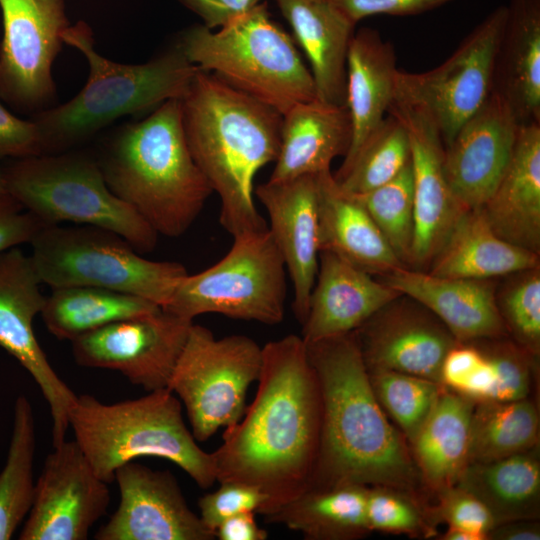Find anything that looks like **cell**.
<instances>
[{
    "mask_svg": "<svg viewBox=\"0 0 540 540\" xmlns=\"http://www.w3.org/2000/svg\"><path fill=\"white\" fill-rule=\"evenodd\" d=\"M355 196L365 207L397 258L404 266L409 267L414 234L411 161L390 181Z\"/></svg>",
    "mask_w": 540,
    "mask_h": 540,
    "instance_id": "obj_39",
    "label": "cell"
},
{
    "mask_svg": "<svg viewBox=\"0 0 540 540\" xmlns=\"http://www.w3.org/2000/svg\"><path fill=\"white\" fill-rule=\"evenodd\" d=\"M41 284L30 256L17 247L0 253V347L39 386L50 408L54 447L65 440L77 395L54 371L33 330V320L41 313L46 297Z\"/></svg>",
    "mask_w": 540,
    "mask_h": 540,
    "instance_id": "obj_16",
    "label": "cell"
},
{
    "mask_svg": "<svg viewBox=\"0 0 540 540\" xmlns=\"http://www.w3.org/2000/svg\"><path fill=\"white\" fill-rule=\"evenodd\" d=\"M396 55L375 29L355 32L346 59V106L352 122L349 159L380 125L394 100Z\"/></svg>",
    "mask_w": 540,
    "mask_h": 540,
    "instance_id": "obj_29",
    "label": "cell"
},
{
    "mask_svg": "<svg viewBox=\"0 0 540 540\" xmlns=\"http://www.w3.org/2000/svg\"><path fill=\"white\" fill-rule=\"evenodd\" d=\"M379 279L424 305L458 342L508 336L495 299L498 279L440 277L409 267Z\"/></svg>",
    "mask_w": 540,
    "mask_h": 540,
    "instance_id": "obj_22",
    "label": "cell"
},
{
    "mask_svg": "<svg viewBox=\"0 0 540 540\" xmlns=\"http://www.w3.org/2000/svg\"><path fill=\"white\" fill-rule=\"evenodd\" d=\"M316 177L320 251L332 252L378 277L406 267L359 199L340 188L331 170Z\"/></svg>",
    "mask_w": 540,
    "mask_h": 540,
    "instance_id": "obj_26",
    "label": "cell"
},
{
    "mask_svg": "<svg viewBox=\"0 0 540 540\" xmlns=\"http://www.w3.org/2000/svg\"><path fill=\"white\" fill-rule=\"evenodd\" d=\"M180 103L191 155L220 199V224L232 237L267 229L254 179L278 156L282 114L201 69Z\"/></svg>",
    "mask_w": 540,
    "mask_h": 540,
    "instance_id": "obj_3",
    "label": "cell"
},
{
    "mask_svg": "<svg viewBox=\"0 0 540 540\" xmlns=\"http://www.w3.org/2000/svg\"><path fill=\"white\" fill-rule=\"evenodd\" d=\"M495 299L508 336L539 357L540 265L499 278Z\"/></svg>",
    "mask_w": 540,
    "mask_h": 540,
    "instance_id": "obj_40",
    "label": "cell"
},
{
    "mask_svg": "<svg viewBox=\"0 0 540 540\" xmlns=\"http://www.w3.org/2000/svg\"><path fill=\"white\" fill-rule=\"evenodd\" d=\"M540 265V255L500 238L480 208L458 221L427 270L440 277L499 279Z\"/></svg>",
    "mask_w": 540,
    "mask_h": 540,
    "instance_id": "obj_30",
    "label": "cell"
},
{
    "mask_svg": "<svg viewBox=\"0 0 540 540\" xmlns=\"http://www.w3.org/2000/svg\"><path fill=\"white\" fill-rule=\"evenodd\" d=\"M306 54L317 98L346 105V59L355 26L331 0H275Z\"/></svg>",
    "mask_w": 540,
    "mask_h": 540,
    "instance_id": "obj_28",
    "label": "cell"
},
{
    "mask_svg": "<svg viewBox=\"0 0 540 540\" xmlns=\"http://www.w3.org/2000/svg\"><path fill=\"white\" fill-rule=\"evenodd\" d=\"M224 8L229 16V19L235 16L242 15L255 6L260 4L261 0H215Z\"/></svg>",
    "mask_w": 540,
    "mask_h": 540,
    "instance_id": "obj_52",
    "label": "cell"
},
{
    "mask_svg": "<svg viewBox=\"0 0 540 540\" xmlns=\"http://www.w3.org/2000/svg\"><path fill=\"white\" fill-rule=\"evenodd\" d=\"M192 324L160 308L73 340L72 354L78 365L118 371L147 392L168 389Z\"/></svg>",
    "mask_w": 540,
    "mask_h": 540,
    "instance_id": "obj_14",
    "label": "cell"
},
{
    "mask_svg": "<svg viewBox=\"0 0 540 540\" xmlns=\"http://www.w3.org/2000/svg\"><path fill=\"white\" fill-rule=\"evenodd\" d=\"M8 195L4 177L3 167L0 165V198Z\"/></svg>",
    "mask_w": 540,
    "mask_h": 540,
    "instance_id": "obj_54",
    "label": "cell"
},
{
    "mask_svg": "<svg viewBox=\"0 0 540 540\" xmlns=\"http://www.w3.org/2000/svg\"><path fill=\"white\" fill-rule=\"evenodd\" d=\"M228 253L213 266L176 285L162 308L192 320L216 313L267 325L284 318L286 267L269 229L233 237Z\"/></svg>",
    "mask_w": 540,
    "mask_h": 540,
    "instance_id": "obj_10",
    "label": "cell"
},
{
    "mask_svg": "<svg viewBox=\"0 0 540 540\" xmlns=\"http://www.w3.org/2000/svg\"><path fill=\"white\" fill-rule=\"evenodd\" d=\"M537 519L513 520L495 525L487 534L493 540H539Z\"/></svg>",
    "mask_w": 540,
    "mask_h": 540,
    "instance_id": "obj_50",
    "label": "cell"
},
{
    "mask_svg": "<svg viewBox=\"0 0 540 540\" xmlns=\"http://www.w3.org/2000/svg\"><path fill=\"white\" fill-rule=\"evenodd\" d=\"M481 209L500 238L540 255V123L519 125L510 161Z\"/></svg>",
    "mask_w": 540,
    "mask_h": 540,
    "instance_id": "obj_24",
    "label": "cell"
},
{
    "mask_svg": "<svg viewBox=\"0 0 540 540\" xmlns=\"http://www.w3.org/2000/svg\"><path fill=\"white\" fill-rule=\"evenodd\" d=\"M293 287L292 309L303 324L319 265L318 185L314 175L267 181L254 189Z\"/></svg>",
    "mask_w": 540,
    "mask_h": 540,
    "instance_id": "obj_21",
    "label": "cell"
},
{
    "mask_svg": "<svg viewBox=\"0 0 540 540\" xmlns=\"http://www.w3.org/2000/svg\"><path fill=\"white\" fill-rule=\"evenodd\" d=\"M437 493L438 503L428 512L433 520L479 534L487 540V534L495 526V521L477 497L456 485Z\"/></svg>",
    "mask_w": 540,
    "mask_h": 540,
    "instance_id": "obj_44",
    "label": "cell"
},
{
    "mask_svg": "<svg viewBox=\"0 0 540 540\" xmlns=\"http://www.w3.org/2000/svg\"><path fill=\"white\" fill-rule=\"evenodd\" d=\"M139 296L119 291L71 286L53 288L41 310L48 331L59 340L73 341L111 323L160 309Z\"/></svg>",
    "mask_w": 540,
    "mask_h": 540,
    "instance_id": "obj_34",
    "label": "cell"
},
{
    "mask_svg": "<svg viewBox=\"0 0 540 540\" xmlns=\"http://www.w3.org/2000/svg\"><path fill=\"white\" fill-rule=\"evenodd\" d=\"M387 113L403 123L411 148L414 234L409 268L427 270L469 209L446 179L444 144L436 128L420 113L396 102Z\"/></svg>",
    "mask_w": 540,
    "mask_h": 540,
    "instance_id": "obj_19",
    "label": "cell"
},
{
    "mask_svg": "<svg viewBox=\"0 0 540 540\" xmlns=\"http://www.w3.org/2000/svg\"><path fill=\"white\" fill-rule=\"evenodd\" d=\"M8 195L46 225L70 222L110 230L138 252L158 233L108 187L98 160L82 153H42L3 167Z\"/></svg>",
    "mask_w": 540,
    "mask_h": 540,
    "instance_id": "obj_8",
    "label": "cell"
},
{
    "mask_svg": "<svg viewBox=\"0 0 540 540\" xmlns=\"http://www.w3.org/2000/svg\"><path fill=\"white\" fill-rule=\"evenodd\" d=\"M261 365L262 347L250 337L217 339L207 327L191 325L168 389L184 406L196 441H207L241 419Z\"/></svg>",
    "mask_w": 540,
    "mask_h": 540,
    "instance_id": "obj_11",
    "label": "cell"
},
{
    "mask_svg": "<svg viewBox=\"0 0 540 540\" xmlns=\"http://www.w3.org/2000/svg\"><path fill=\"white\" fill-rule=\"evenodd\" d=\"M367 373L378 403L411 442L432 411L443 386L394 370L367 369Z\"/></svg>",
    "mask_w": 540,
    "mask_h": 540,
    "instance_id": "obj_38",
    "label": "cell"
},
{
    "mask_svg": "<svg viewBox=\"0 0 540 540\" xmlns=\"http://www.w3.org/2000/svg\"><path fill=\"white\" fill-rule=\"evenodd\" d=\"M36 437L33 410L23 395L14 405L7 459L0 472V540L11 539L27 517L34 498Z\"/></svg>",
    "mask_w": 540,
    "mask_h": 540,
    "instance_id": "obj_36",
    "label": "cell"
},
{
    "mask_svg": "<svg viewBox=\"0 0 540 540\" xmlns=\"http://www.w3.org/2000/svg\"><path fill=\"white\" fill-rule=\"evenodd\" d=\"M177 44L199 69L282 115L297 103L317 98L311 71L264 3L230 18L217 31L194 25Z\"/></svg>",
    "mask_w": 540,
    "mask_h": 540,
    "instance_id": "obj_7",
    "label": "cell"
},
{
    "mask_svg": "<svg viewBox=\"0 0 540 540\" xmlns=\"http://www.w3.org/2000/svg\"><path fill=\"white\" fill-rule=\"evenodd\" d=\"M30 244L35 271L52 288H104L163 308L187 274L182 264L146 259L120 235L95 226L46 225Z\"/></svg>",
    "mask_w": 540,
    "mask_h": 540,
    "instance_id": "obj_9",
    "label": "cell"
},
{
    "mask_svg": "<svg viewBox=\"0 0 540 540\" xmlns=\"http://www.w3.org/2000/svg\"><path fill=\"white\" fill-rule=\"evenodd\" d=\"M256 396L212 452L216 481L264 492L271 514L308 486L321 431V396L301 336L262 347Z\"/></svg>",
    "mask_w": 540,
    "mask_h": 540,
    "instance_id": "obj_1",
    "label": "cell"
},
{
    "mask_svg": "<svg viewBox=\"0 0 540 540\" xmlns=\"http://www.w3.org/2000/svg\"><path fill=\"white\" fill-rule=\"evenodd\" d=\"M506 18L507 6L495 8L434 69L421 73L396 71L393 102L430 121L444 147L492 91L495 56Z\"/></svg>",
    "mask_w": 540,
    "mask_h": 540,
    "instance_id": "obj_12",
    "label": "cell"
},
{
    "mask_svg": "<svg viewBox=\"0 0 540 540\" xmlns=\"http://www.w3.org/2000/svg\"><path fill=\"white\" fill-rule=\"evenodd\" d=\"M354 24L373 15L421 14L454 0H331Z\"/></svg>",
    "mask_w": 540,
    "mask_h": 540,
    "instance_id": "obj_47",
    "label": "cell"
},
{
    "mask_svg": "<svg viewBox=\"0 0 540 540\" xmlns=\"http://www.w3.org/2000/svg\"><path fill=\"white\" fill-rule=\"evenodd\" d=\"M352 141L346 105L318 98L300 102L282 115L279 153L269 181L277 182L330 170Z\"/></svg>",
    "mask_w": 540,
    "mask_h": 540,
    "instance_id": "obj_25",
    "label": "cell"
},
{
    "mask_svg": "<svg viewBox=\"0 0 540 540\" xmlns=\"http://www.w3.org/2000/svg\"><path fill=\"white\" fill-rule=\"evenodd\" d=\"M268 502V496L257 487L239 482H222L217 490L204 494L198 500L199 516L203 524L215 532L222 522L236 514H264Z\"/></svg>",
    "mask_w": 540,
    "mask_h": 540,
    "instance_id": "obj_43",
    "label": "cell"
},
{
    "mask_svg": "<svg viewBox=\"0 0 540 540\" xmlns=\"http://www.w3.org/2000/svg\"><path fill=\"white\" fill-rule=\"evenodd\" d=\"M194 13L199 15L208 28H216L224 25L229 16L222 6L215 0H180Z\"/></svg>",
    "mask_w": 540,
    "mask_h": 540,
    "instance_id": "obj_51",
    "label": "cell"
},
{
    "mask_svg": "<svg viewBox=\"0 0 540 540\" xmlns=\"http://www.w3.org/2000/svg\"><path fill=\"white\" fill-rule=\"evenodd\" d=\"M220 540H265L266 530L255 519V512L236 514L222 522L215 531Z\"/></svg>",
    "mask_w": 540,
    "mask_h": 540,
    "instance_id": "obj_49",
    "label": "cell"
},
{
    "mask_svg": "<svg viewBox=\"0 0 540 540\" xmlns=\"http://www.w3.org/2000/svg\"><path fill=\"white\" fill-rule=\"evenodd\" d=\"M44 226L10 195L0 198V253L31 243Z\"/></svg>",
    "mask_w": 540,
    "mask_h": 540,
    "instance_id": "obj_48",
    "label": "cell"
},
{
    "mask_svg": "<svg viewBox=\"0 0 540 540\" xmlns=\"http://www.w3.org/2000/svg\"><path fill=\"white\" fill-rule=\"evenodd\" d=\"M42 153L36 123L16 117L0 103V158L18 159Z\"/></svg>",
    "mask_w": 540,
    "mask_h": 540,
    "instance_id": "obj_46",
    "label": "cell"
},
{
    "mask_svg": "<svg viewBox=\"0 0 540 540\" xmlns=\"http://www.w3.org/2000/svg\"><path fill=\"white\" fill-rule=\"evenodd\" d=\"M98 163L109 189L158 235H183L213 192L189 150L179 99L120 127Z\"/></svg>",
    "mask_w": 540,
    "mask_h": 540,
    "instance_id": "obj_4",
    "label": "cell"
},
{
    "mask_svg": "<svg viewBox=\"0 0 540 540\" xmlns=\"http://www.w3.org/2000/svg\"><path fill=\"white\" fill-rule=\"evenodd\" d=\"M118 508L95 533L96 540H213L200 516L188 506L169 470L135 460L116 469Z\"/></svg>",
    "mask_w": 540,
    "mask_h": 540,
    "instance_id": "obj_17",
    "label": "cell"
},
{
    "mask_svg": "<svg viewBox=\"0 0 540 540\" xmlns=\"http://www.w3.org/2000/svg\"><path fill=\"white\" fill-rule=\"evenodd\" d=\"M367 369H387L440 383L447 352L458 342L417 300L399 294L354 331Z\"/></svg>",
    "mask_w": 540,
    "mask_h": 540,
    "instance_id": "obj_18",
    "label": "cell"
},
{
    "mask_svg": "<svg viewBox=\"0 0 540 540\" xmlns=\"http://www.w3.org/2000/svg\"><path fill=\"white\" fill-rule=\"evenodd\" d=\"M442 540H486L483 536L461 529L449 526L447 531L441 536Z\"/></svg>",
    "mask_w": 540,
    "mask_h": 540,
    "instance_id": "obj_53",
    "label": "cell"
},
{
    "mask_svg": "<svg viewBox=\"0 0 540 540\" xmlns=\"http://www.w3.org/2000/svg\"><path fill=\"white\" fill-rule=\"evenodd\" d=\"M62 38L86 58L89 75L72 99L33 116L43 153L63 152L122 116L182 99L199 70L178 44L145 63L114 62L97 52L92 30L83 21L66 28Z\"/></svg>",
    "mask_w": 540,
    "mask_h": 540,
    "instance_id": "obj_5",
    "label": "cell"
},
{
    "mask_svg": "<svg viewBox=\"0 0 540 540\" xmlns=\"http://www.w3.org/2000/svg\"><path fill=\"white\" fill-rule=\"evenodd\" d=\"M519 123L495 92L461 126L444 147L446 179L467 209L483 206L513 153Z\"/></svg>",
    "mask_w": 540,
    "mask_h": 540,
    "instance_id": "obj_20",
    "label": "cell"
},
{
    "mask_svg": "<svg viewBox=\"0 0 540 540\" xmlns=\"http://www.w3.org/2000/svg\"><path fill=\"white\" fill-rule=\"evenodd\" d=\"M409 493L393 487H368L366 518L370 531L412 537L434 536V528L428 524L425 513Z\"/></svg>",
    "mask_w": 540,
    "mask_h": 540,
    "instance_id": "obj_42",
    "label": "cell"
},
{
    "mask_svg": "<svg viewBox=\"0 0 540 540\" xmlns=\"http://www.w3.org/2000/svg\"><path fill=\"white\" fill-rule=\"evenodd\" d=\"M0 99L34 115L53 107V63L70 26L64 0H0Z\"/></svg>",
    "mask_w": 540,
    "mask_h": 540,
    "instance_id": "obj_13",
    "label": "cell"
},
{
    "mask_svg": "<svg viewBox=\"0 0 540 540\" xmlns=\"http://www.w3.org/2000/svg\"><path fill=\"white\" fill-rule=\"evenodd\" d=\"M484 361V354L475 342H457L444 357L440 384L465 397L477 379Z\"/></svg>",
    "mask_w": 540,
    "mask_h": 540,
    "instance_id": "obj_45",
    "label": "cell"
},
{
    "mask_svg": "<svg viewBox=\"0 0 540 540\" xmlns=\"http://www.w3.org/2000/svg\"><path fill=\"white\" fill-rule=\"evenodd\" d=\"M410 161L406 128L398 117L387 113L359 149L343 160L333 177L345 192L363 194L393 179Z\"/></svg>",
    "mask_w": 540,
    "mask_h": 540,
    "instance_id": "obj_37",
    "label": "cell"
},
{
    "mask_svg": "<svg viewBox=\"0 0 540 540\" xmlns=\"http://www.w3.org/2000/svg\"><path fill=\"white\" fill-rule=\"evenodd\" d=\"M111 500L108 483L93 470L75 440L53 447L35 482L20 540H86Z\"/></svg>",
    "mask_w": 540,
    "mask_h": 540,
    "instance_id": "obj_15",
    "label": "cell"
},
{
    "mask_svg": "<svg viewBox=\"0 0 540 540\" xmlns=\"http://www.w3.org/2000/svg\"><path fill=\"white\" fill-rule=\"evenodd\" d=\"M69 427L95 473L108 484L117 468L139 457L173 462L202 489L216 482L212 453L198 446L184 422L182 403L167 388L113 404L77 396Z\"/></svg>",
    "mask_w": 540,
    "mask_h": 540,
    "instance_id": "obj_6",
    "label": "cell"
},
{
    "mask_svg": "<svg viewBox=\"0 0 540 540\" xmlns=\"http://www.w3.org/2000/svg\"><path fill=\"white\" fill-rule=\"evenodd\" d=\"M475 402L443 387L412 444L422 480L436 492L456 484L469 464Z\"/></svg>",
    "mask_w": 540,
    "mask_h": 540,
    "instance_id": "obj_31",
    "label": "cell"
},
{
    "mask_svg": "<svg viewBox=\"0 0 540 540\" xmlns=\"http://www.w3.org/2000/svg\"><path fill=\"white\" fill-rule=\"evenodd\" d=\"M455 485L477 497L493 516L495 525L513 520L538 519V449L536 447L490 462L470 463Z\"/></svg>",
    "mask_w": 540,
    "mask_h": 540,
    "instance_id": "obj_33",
    "label": "cell"
},
{
    "mask_svg": "<svg viewBox=\"0 0 540 540\" xmlns=\"http://www.w3.org/2000/svg\"><path fill=\"white\" fill-rule=\"evenodd\" d=\"M400 293L336 254L320 251L302 339L350 333Z\"/></svg>",
    "mask_w": 540,
    "mask_h": 540,
    "instance_id": "obj_23",
    "label": "cell"
},
{
    "mask_svg": "<svg viewBox=\"0 0 540 540\" xmlns=\"http://www.w3.org/2000/svg\"><path fill=\"white\" fill-rule=\"evenodd\" d=\"M539 414L528 398L475 403L470 428L469 464L505 458L536 448Z\"/></svg>",
    "mask_w": 540,
    "mask_h": 540,
    "instance_id": "obj_35",
    "label": "cell"
},
{
    "mask_svg": "<svg viewBox=\"0 0 540 540\" xmlns=\"http://www.w3.org/2000/svg\"><path fill=\"white\" fill-rule=\"evenodd\" d=\"M305 344L322 407L307 488L353 483L417 489L421 475L374 395L354 331Z\"/></svg>",
    "mask_w": 540,
    "mask_h": 540,
    "instance_id": "obj_2",
    "label": "cell"
},
{
    "mask_svg": "<svg viewBox=\"0 0 540 540\" xmlns=\"http://www.w3.org/2000/svg\"><path fill=\"white\" fill-rule=\"evenodd\" d=\"M506 6L492 91L519 125L540 123V0H510Z\"/></svg>",
    "mask_w": 540,
    "mask_h": 540,
    "instance_id": "obj_27",
    "label": "cell"
},
{
    "mask_svg": "<svg viewBox=\"0 0 540 540\" xmlns=\"http://www.w3.org/2000/svg\"><path fill=\"white\" fill-rule=\"evenodd\" d=\"M367 486L353 483L311 487L265 516L308 540H354L370 531Z\"/></svg>",
    "mask_w": 540,
    "mask_h": 540,
    "instance_id": "obj_32",
    "label": "cell"
},
{
    "mask_svg": "<svg viewBox=\"0 0 540 540\" xmlns=\"http://www.w3.org/2000/svg\"><path fill=\"white\" fill-rule=\"evenodd\" d=\"M475 342L488 358L493 386L488 402H508L528 398L536 369V357L509 336Z\"/></svg>",
    "mask_w": 540,
    "mask_h": 540,
    "instance_id": "obj_41",
    "label": "cell"
}]
</instances>
